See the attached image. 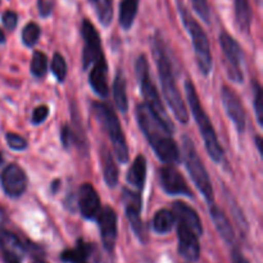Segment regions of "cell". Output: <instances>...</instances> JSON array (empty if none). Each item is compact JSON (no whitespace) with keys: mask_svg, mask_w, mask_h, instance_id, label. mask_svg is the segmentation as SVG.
Masks as SVG:
<instances>
[{"mask_svg":"<svg viewBox=\"0 0 263 263\" xmlns=\"http://www.w3.org/2000/svg\"><path fill=\"white\" fill-rule=\"evenodd\" d=\"M159 184H161L162 189L170 195L193 197L192 190L187 186L182 175L175 167H172V164L164 166L159 170Z\"/></svg>","mask_w":263,"mask_h":263,"instance_id":"cell-12","label":"cell"},{"mask_svg":"<svg viewBox=\"0 0 263 263\" xmlns=\"http://www.w3.org/2000/svg\"><path fill=\"white\" fill-rule=\"evenodd\" d=\"M126 77L121 69H118L116 73L115 82H113V95H115V102L117 105L118 110L122 113H126L128 109V99L127 91H126Z\"/></svg>","mask_w":263,"mask_h":263,"instance_id":"cell-22","label":"cell"},{"mask_svg":"<svg viewBox=\"0 0 263 263\" xmlns=\"http://www.w3.org/2000/svg\"><path fill=\"white\" fill-rule=\"evenodd\" d=\"M258 2H259V0H258Z\"/></svg>","mask_w":263,"mask_h":263,"instance_id":"cell-46","label":"cell"},{"mask_svg":"<svg viewBox=\"0 0 263 263\" xmlns=\"http://www.w3.org/2000/svg\"><path fill=\"white\" fill-rule=\"evenodd\" d=\"M4 218H5V216H4V211H3V208L0 207V223H2L3 221H4Z\"/></svg>","mask_w":263,"mask_h":263,"instance_id":"cell-42","label":"cell"},{"mask_svg":"<svg viewBox=\"0 0 263 263\" xmlns=\"http://www.w3.org/2000/svg\"><path fill=\"white\" fill-rule=\"evenodd\" d=\"M5 43V35L3 32V30L0 28V44H4Z\"/></svg>","mask_w":263,"mask_h":263,"instance_id":"cell-41","label":"cell"},{"mask_svg":"<svg viewBox=\"0 0 263 263\" xmlns=\"http://www.w3.org/2000/svg\"><path fill=\"white\" fill-rule=\"evenodd\" d=\"M35 263H46V262H43V261H37V262H35Z\"/></svg>","mask_w":263,"mask_h":263,"instance_id":"cell-44","label":"cell"},{"mask_svg":"<svg viewBox=\"0 0 263 263\" xmlns=\"http://www.w3.org/2000/svg\"><path fill=\"white\" fill-rule=\"evenodd\" d=\"M2 187L10 198H20L27 187V176L18 164L10 163L2 172Z\"/></svg>","mask_w":263,"mask_h":263,"instance_id":"cell-11","label":"cell"},{"mask_svg":"<svg viewBox=\"0 0 263 263\" xmlns=\"http://www.w3.org/2000/svg\"><path fill=\"white\" fill-rule=\"evenodd\" d=\"M146 179V159L144 156H138L135 158V161L131 164L130 170L127 172V176H126V180H127L128 184L131 186L136 187L138 190H140L144 187V184H145Z\"/></svg>","mask_w":263,"mask_h":263,"instance_id":"cell-21","label":"cell"},{"mask_svg":"<svg viewBox=\"0 0 263 263\" xmlns=\"http://www.w3.org/2000/svg\"><path fill=\"white\" fill-rule=\"evenodd\" d=\"M95 7L97 14L103 26H108L113 17V2L112 0H90Z\"/></svg>","mask_w":263,"mask_h":263,"instance_id":"cell-28","label":"cell"},{"mask_svg":"<svg viewBox=\"0 0 263 263\" xmlns=\"http://www.w3.org/2000/svg\"><path fill=\"white\" fill-rule=\"evenodd\" d=\"M8 263H18V262H15V261H13V262H8Z\"/></svg>","mask_w":263,"mask_h":263,"instance_id":"cell-45","label":"cell"},{"mask_svg":"<svg viewBox=\"0 0 263 263\" xmlns=\"http://www.w3.org/2000/svg\"><path fill=\"white\" fill-rule=\"evenodd\" d=\"M152 46H153L154 59H156L157 68H158V74L159 80H161L164 99H166L167 104L171 108L172 113L177 118V121H180L181 123H187L189 113H187L186 105H185L184 99H182L181 94L179 91V87L176 85V81H175L171 59H170L167 48L159 33H157L153 37Z\"/></svg>","mask_w":263,"mask_h":263,"instance_id":"cell-2","label":"cell"},{"mask_svg":"<svg viewBox=\"0 0 263 263\" xmlns=\"http://www.w3.org/2000/svg\"><path fill=\"white\" fill-rule=\"evenodd\" d=\"M90 86L92 87L95 92L99 97L107 98L109 94V87H108V66L104 58L92 64V69L89 74Z\"/></svg>","mask_w":263,"mask_h":263,"instance_id":"cell-19","label":"cell"},{"mask_svg":"<svg viewBox=\"0 0 263 263\" xmlns=\"http://www.w3.org/2000/svg\"><path fill=\"white\" fill-rule=\"evenodd\" d=\"M92 110L95 116L102 123L103 128L105 130L107 135L109 136L110 143H112L113 149H115L116 157L121 163H127L128 162V146L126 143L125 134H123L121 123L118 121L117 115L109 105L104 103H94L92 104Z\"/></svg>","mask_w":263,"mask_h":263,"instance_id":"cell-4","label":"cell"},{"mask_svg":"<svg viewBox=\"0 0 263 263\" xmlns=\"http://www.w3.org/2000/svg\"><path fill=\"white\" fill-rule=\"evenodd\" d=\"M180 14H181V20L184 22V26L189 31L190 37H192L195 58H197V64L199 67V71L204 76H208L212 72L213 59L212 54H211V46L207 37V33L204 32V30L200 27L199 23L189 14V12L184 7H180Z\"/></svg>","mask_w":263,"mask_h":263,"instance_id":"cell-6","label":"cell"},{"mask_svg":"<svg viewBox=\"0 0 263 263\" xmlns=\"http://www.w3.org/2000/svg\"><path fill=\"white\" fill-rule=\"evenodd\" d=\"M172 210H174L172 213H174L175 218L179 220L180 223H184L186 228H189L198 236L202 235V221H200L199 216L195 212V210H193L190 205H187L184 202H175L174 205H172Z\"/></svg>","mask_w":263,"mask_h":263,"instance_id":"cell-18","label":"cell"},{"mask_svg":"<svg viewBox=\"0 0 263 263\" xmlns=\"http://www.w3.org/2000/svg\"><path fill=\"white\" fill-rule=\"evenodd\" d=\"M220 44L222 48L223 54H225L226 63H228L229 76L233 81L243 82L244 73L241 71V66L244 62L243 51H241L240 45L235 39L231 37L228 32H222L220 35Z\"/></svg>","mask_w":263,"mask_h":263,"instance_id":"cell-8","label":"cell"},{"mask_svg":"<svg viewBox=\"0 0 263 263\" xmlns=\"http://www.w3.org/2000/svg\"><path fill=\"white\" fill-rule=\"evenodd\" d=\"M136 76H138L139 85H140L141 94H143L144 100H145V104L148 107L152 108L154 113L163 121L164 123H167L168 126H172V122L170 121L168 115H167L166 109H164L163 104L161 102V97L158 94V90H157L156 85L152 81V77L149 74V64L146 61V57L140 55L136 61Z\"/></svg>","mask_w":263,"mask_h":263,"instance_id":"cell-7","label":"cell"},{"mask_svg":"<svg viewBox=\"0 0 263 263\" xmlns=\"http://www.w3.org/2000/svg\"><path fill=\"white\" fill-rule=\"evenodd\" d=\"M51 72L55 76L57 81L63 82L67 77V63L62 54L55 53L51 61Z\"/></svg>","mask_w":263,"mask_h":263,"instance_id":"cell-31","label":"cell"},{"mask_svg":"<svg viewBox=\"0 0 263 263\" xmlns=\"http://www.w3.org/2000/svg\"><path fill=\"white\" fill-rule=\"evenodd\" d=\"M105 251L112 252L117 240V215L112 207H104L97 217Z\"/></svg>","mask_w":263,"mask_h":263,"instance_id":"cell-14","label":"cell"},{"mask_svg":"<svg viewBox=\"0 0 263 263\" xmlns=\"http://www.w3.org/2000/svg\"><path fill=\"white\" fill-rule=\"evenodd\" d=\"M185 91H186V98L187 102H189L190 109H192L195 122H197L198 127H199L200 135H202L203 140H204L205 149H207L210 157L216 163H221V161L223 159V149L220 145V143H218L213 125L211 123V120L207 116V113H205V110L203 109L194 84L190 80L185 82Z\"/></svg>","mask_w":263,"mask_h":263,"instance_id":"cell-3","label":"cell"},{"mask_svg":"<svg viewBox=\"0 0 263 263\" xmlns=\"http://www.w3.org/2000/svg\"><path fill=\"white\" fill-rule=\"evenodd\" d=\"M3 163H4V159H3V156L0 154V167L3 166Z\"/></svg>","mask_w":263,"mask_h":263,"instance_id":"cell-43","label":"cell"},{"mask_svg":"<svg viewBox=\"0 0 263 263\" xmlns=\"http://www.w3.org/2000/svg\"><path fill=\"white\" fill-rule=\"evenodd\" d=\"M256 144H257V149H258L259 153L262 154L263 149H262V139H261V136H256Z\"/></svg>","mask_w":263,"mask_h":263,"instance_id":"cell-40","label":"cell"},{"mask_svg":"<svg viewBox=\"0 0 263 263\" xmlns=\"http://www.w3.org/2000/svg\"><path fill=\"white\" fill-rule=\"evenodd\" d=\"M182 154H184L186 168L192 176L193 181H194L195 186L202 193L204 199L210 204H212L213 200H215V193H213L210 175H208L207 170H205L204 164H203L202 159H200L199 154L195 149L194 143L187 136H184V141H182Z\"/></svg>","mask_w":263,"mask_h":263,"instance_id":"cell-5","label":"cell"},{"mask_svg":"<svg viewBox=\"0 0 263 263\" xmlns=\"http://www.w3.org/2000/svg\"><path fill=\"white\" fill-rule=\"evenodd\" d=\"M122 200L125 203L126 217L130 222L131 229L138 236V239L143 243L146 241V233L144 228L143 220H141V197L140 193L131 192V190L123 189Z\"/></svg>","mask_w":263,"mask_h":263,"instance_id":"cell-10","label":"cell"},{"mask_svg":"<svg viewBox=\"0 0 263 263\" xmlns=\"http://www.w3.org/2000/svg\"><path fill=\"white\" fill-rule=\"evenodd\" d=\"M139 0H122L120 4V25L122 28L128 30L133 26L138 14Z\"/></svg>","mask_w":263,"mask_h":263,"instance_id":"cell-26","label":"cell"},{"mask_svg":"<svg viewBox=\"0 0 263 263\" xmlns=\"http://www.w3.org/2000/svg\"><path fill=\"white\" fill-rule=\"evenodd\" d=\"M174 213L168 210H161L154 215L153 218V230L157 234H167L172 230L175 225Z\"/></svg>","mask_w":263,"mask_h":263,"instance_id":"cell-27","label":"cell"},{"mask_svg":"<svg viewBox=\"0 0 263 263\" xmlns=\"http://www.w3.org/2000/svg\"><path fill=\"white\" fill-rule=\"evenodd\" d=\"M41 30L35 22H30L28 25L25 26L22 31V41L26 46H32L36 45V43L39 41V37H40Z\"/></svg>","mask_w":263,"mask_h":263,"instance_id":"cell-30","label":"cell"},{"mask_svg":"<svg viewBox=\"0 0 263 263\" xmlns=\"http://www.w3.org/2000/svg\"><path fill=\"white\" fill-rule=\"evenodd\" d=\"M0 249L7 262H20L26 253L25 246L20 238L7 230H0Z\"/></svg>","mask_w":263,"mask_h":263,"instance_id":"cell-17","label":"cell"},{"mask_svg":"<svg viewBox=\"0 0 263 263\" xmlns=\"http://www.w3.org/2000/svg\"><path fill=\"white\" fill-rule=\"evenodd\" d=\"M221 98H222L223 107H225L231 122L234 123L239 133H244L246 130V110L241 104L240 98L229 86H223L221 89Z\"/></svg>","mask_w":263,"mask_h":263,"instance_id":"cell-13","label":"cell"},{"mask_svg":"<svg viewBox=\"0 0 263 263\" xmlns=\"http://www.w3.org/2000/svg\"><path fill=\"white\" fill-rule=\"evenodd\" d=\"M235 21L240 32H249L252 25V9L248 0H235Z\"/></svg>","mask_w":263,"mask_h":263,"instance_id":"cell-25","label":"cell"},{"mask_svg":"<svg viewBox=\"0 0 263 263\" xmlns=\"http://www.w3.org/2000/svg\"><path fill=\"white\" fill-rule=\"evenodd\" d=\"M37 8L41 17H48L53 10V3L49 0H37Z\"/></svg>","mask_w":263,"mask_h":263,"instance_id":"cell-38","label":"cell"},{"mask_svg":"<svg viewBox=\"0 0 263 263\" xmlns=\"http://www.w3.org/2000/svg\"><path fill=\"white\" fill-rule=\"evenodd\" d=\"M211 218H212L213 223H215L216 229H217L218 234L221 235V238L226 241L228 244H233L235 241V234H234L233 225H231L230 220L228 218V216L212 203L211 205Z\"/></svg>","mask_w":263,"mask_h":263,"instance_id":"cell-20","label":"cell"},{"mask_svg":"<svg viewBox=\"0 0 263 263\" xmlns=\"http://www.w3.org/2000/svg\"><path fill=\"white\" fill-rule=\"evenodd\" d=\"M5 140H7L9 148L13 149V151H25L28 146L27 141H26L22 136L14 133H8L7 135H5Z\"/></svg>","mask_w":263,"mask_h":263,"instance_id":"cell-33","label":"cell"},{"mask_svg":"<svg viewBox=\"0 0 263 263\" xmlns=\"http://www.w3.org/2000/svg\"><path fill=\"white\" fill-rule=\"evenodd\" d=\"M231 258H233V263H249L246 258H244L243 254H241L238 249H235V251L233 252Z\"/></svg>","mask_w":263,"mask_h":263,"instance_id":"cell-39","label":"cell"},{"mask_svg":"<svg viewBox=\"0 0 263 263\" xmlns=\"http://www.w3.org/2000/svg\"><path fill=\"white\" fill-rule=\"evenodd\" d=\"M102 164L105 184L109 187H115L118 182V168L112 153L105 146L102 148Z\"/></svg>","mask_w":263,"mask_h":263,"instance_id":"cell-23","label":"cell"},{"mask_svg":"<svg viewBox=\"0 0 263 263\" xmlns=\"http://www.w3.org/2000/svg\"><path fill=\"white\" fill-rule=\"evenodd\" d=\"M177 238H179L180 256L189 262H197L200 257V246L197 234L193 233L184 223L179 222Z\"/></svg>","mask_w":263,"mask_h":263,"instance_id":"cell-16","label":"cell"},{"mask_svg":"<svg viewBox=\"0 0 263 263\" xmlns=\"http://www.w3.org/2000/svg\"><path fill=\"white\" fill-rule=\"evenodd\" d=\"M48 72V59L46 55L41 51H35L32 55V61H31V73L36 77V79H41Z\"/></svg>","mask_w":263,"mask_h":263,"instance_id":"cell-29","label":"cell"},{"mask_svg":"<svg viewBox=\"0 0 263 263\" xmlns=\"http://www.w3.org/2000/svg\"><path fill=\"white\" fill-rule=\"evenodd\" d=\"M92 246L89 243L80 240L77 246L72 249H67L62 253L61 258L63 262L67 263H85L87 257L91 254Z\"/></svg>","mask_w":263,"mask_h":263,"instance_id":"cell-24","label":"cell"},{"mask_svg":"<svg viewBox=\"0 0 263 263\" xmlns=\"http://www.w3.org/2000/svg\"><path fill=\"white\" fill-rule=\"evenodd\" d=\"M49 116V108L46 105H39L37 108H35L32 113V123L33 125H39V123H43L46 120V117Z\"/></svg>","mask_w":263,"mask_h":263,"instance_id":"cell-36","label":"cell"},{"mask_svg":"<svg viewBox=\"0 0 263 263\" xmlns=\"http://www.w3.org/2000/svg\"><path fill=\"white\" fill-rule=\"evenodd\" d=\"M77 205H79L82 217L87 218V220H95L102 211L99 195L94 186L89 182L80 186L79 195H77Z\"/></svg>","mask_w":263,"mask_h":263,"instance_id":"cell-15","label":"cell"},{"mask_svg":"<svg viewBox=\"0 0 263 263\" xmlns=\"http://www.w3.org/2000/svg\"><path fill=\"white\" fill-rule=\"evenodd\" d=\"M82 37H84V53H82V64L84 69L87 71L89 67L104 58L102 50V41L94 25L89 20H84L81 27Z\"/></svg>","mask_w":263,"mask_h":263,"instance_id":"cell-9","label":"cell"},{"mask_svg":"<svg viewBox=\"0 0 263 263\" xmlns=\"http://www.w3.org/2000/svg\"><path fill=\"white\" fill-rule=\"evenodd\" d=\"M254 109H256L257 122L259 126L263 125V92L258 82H254Z\"/></svg>","mask_w":263,"mask_h":263,"instance_id":"cell-32","label":"cell"},{"mask_svg":"<svg viewBox=\"0 0 263 263\" xmlns=\"http://www.w3.org/2000/svg\"><path fill=\"white\" fill-rule=\"evenodd\" d=\"M61 139H62V143H63L64 148H67V149L72 145V143H74L73 134H72L71 128H69L68 126H63V127H62Z\"/></svg>","mask_w":263,"mask_h":263,"instance_id":"cell-37","label":"cell"},{"mask_svg":"<svg viewBox=\"0 0 263 263\" xmlns=\"http://www.w3.org/2000/svg\"><path fill=\"white\" fill-rule=\"evenodd\" d=\"M193 8H194L195 13L204 21L205 23L211 22V10L208 7L207 0H192Z\"/></svg>","mask_w":263,"mask_h":263,"instance_id":"cell-34","label":"cell"},{"mask_svg":"<svg viewBox=\"0 0 263 263\" xmlns=\"http://www.w3.org/2000/svg\"><path fill=\"white\" fill-rule=\"evenodd\" d=\"M2 21H3V25H4V27L7 28L8 31H13L18 23L17 13L12 12V10H7V12L3 14Z\"/></svg>","mask_w":263,"mask_h":263,"instance_id":"cell-35","label":"cell"},{"mask_svg":"<svg viewBox=\"0 0 263 263\" xmlns=\"http://www.w3.org/2000/svg\"><path fill=\"white\" fill-rule=\"evenodd\" d=\"M136 118L139 127L148 139L156 156L166 164L177 163L180 161V151L172 139L174 127L164 123L145 103L136 107Z\"/></svg>","mask_w":263,"mask_h":263,"instance_id":"cell-1","label":"cell"}]
</instances>
